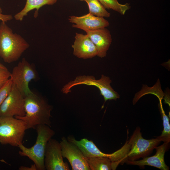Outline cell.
<instances>
[{"instance_id": "603a6c76", "label": "cell", "mask_w": 170, "mask_h": 170, "mask_svg": "<svg viewBox=\"0 0 170 170\" xmlns=\"http://www.w3.org/2000/svg\"><path fill=\"white\" fill-rule=\"evenodd\" d=\"M13 18V16L11 14H3L0 13V20L3 22H7L12 20Z\"/></svg>"}, {"instance_id": "9a60e30c", "label": "cell", "mask_w": 170, "mask_h": 170, "mask_svg": "<svg viewBox=\"0 0 170 170\" xmlns=\"http://www.w3.org/2000/svg\"><path fill=\"white\" fill-rule=\"evenodd\" d=\"M67 139L75 144L86 158L95 157H104L109 158L110 157V154H105L101 152L92 140H88L86 138L77 140L71 135L68 136Z\"/></svg>"}, {"instance_id": "30bf717a", "label": "cell", "mask_w": 170, "mask_h": 170, "mask_svg": "<svg viewBox=\"0 0 170 170\" xmlns=\"http://www.w3.org/2000/svg\"><path fill=\"white\" fill-rule=\"evenodd\" d=\"M63 158H66L73 170H90L86 158L79 148L64 137L60 142Z\"/></svg>"}, {"instance_id": "44dd1931", "label": "cell", "mask_w": 170, "mask_h": 170, "mask_svg": "<svg viewBox=\"0 0 170 170\" xmlns=\"http://www.w3.org/2000/svg\"><path fill=\"white\" fill-rule=\"evenodd\" d=\"M13 84L10 78L6 84L0 88V106L11 91Z\"/></svg>"}, {"instance_id": "277c9868", "label": "cell", "mask_w": 170, "mask_h": 170, "mask_svg": "<svg viewBox=\"0 0 170 170\" xmlns=\"http://www.w3.org/2000/svg\"><path fill=\"white\" fill-rule=\"evenodd\" d=\"M25 122L14 117H0V143L18 147L22 143L26 130Z\"/></svg>"}, {"instance_id": "ffe728a7", "label": "cell", "mask_w": 170, "mask_h": 170, "mask_svg": "<svg viewBox=\"0 0 170 170\" xmlns=\"http://www.w3.org/2000/svg\"><path fill=\"white\" fill-rule=\"evenodd\" d=\"M98 0L106 9H112L123 15L130 8L129 3L121 4L117 0Z\"/></svg>"}, {"instance_id": "6da1fadb", "label": "cell", "mask_w": 170, "mask_h": 170, "mask_svg": "<svg viewBox=\"0 0 170 170\" xmlns=\"http://www.w3.org/2000/svg\"><path fill=\"white\" fill-rule=\"evenodd\" d=\"M24 107L25 116L14 117L23 121L27 129H35L40 124L51 127L52 107L43 98L32 92L25 97Z\"/></svg>"}, {"instance_id": "4316f807", "label": "cell", "mask_w": 170, "mask_h": 170, "mask_svg": "<svg viewBox=\"0 0 170 170\" xmlns=\"http://www.w3.org/2000/svg\"><path fill=\"white\" fill-rule=\"evenodd\" d=\"M80 1H84V0H79Z\"/></svg>"}, {"instance_id": "ba28073f", "label": "cell", "mask_w": 170, "mask_h": 170, "mask_svg": "<svg viewBox=\"0 0 170 170\" xmlns=\"http://www.w3.org/2000/svg\"><path fill=\"white\" fill-rule=\"evenodd\" d=\"M25 98L13 84L11 91L0 106V117L24 116Z\"/></svg>"}, {"instance_id": "8fae6325", "label": "cell", "mask_w": 170, "mask_h": 170, "mask_svg": "<svg viewBox=\"0 0 170 170\" xmlns=\"http://www.w3.org/2000/svg\"><path fill=\"white\" fill-rule=\"evenodd\" d=\"M68 20L70 22L74 24L72 25V27L85 31L106 28L109 25L108 21L104 17L96 16L90 13L81 16H70Z\"/></svg>"}, {"instance_id": "7c38bea8", "label": "cell", "mask_w": 170, "mask_h": 170, "mask_svg": "<svg viewBox=\"0 0 170 170\" xmlns=\"http://www.w3.org/2000/svg\"><path fill=\"white\" fill-rule=\"evenodd\" d=\"M75 38L72 47L75 56L79 58L87 59L97 55L95 46L87 34L76 33Z\"/></svg>"}, {"instance_id": "e0dca14e", "label": "cell", "mask_w": 170, "mask_h": 170, "mask_svg": "<svg viewBox=\"0 0 170 170\" xmlns=\"http://www.w3.org/2000/svg\"><path fill=\"white\" fill-rule=\"evenodd\" d=\"M86 158L90 170H112L111 162L108 157H95Z\"/></svg>"}, {"instance_id": "4fadbf2b", "label": "cell", "mask_w": 170, "mask_h": 170, "mask_svg": "<svg viewBox=\"0 0 170 170\" xmlns=\"http://www.w3.org/2000/svg\"><path fill=\"white\" fill-rule=\"evenodd\" d=\"M169 143H164L161 145L156 146L155 155L150 157H145L142 159L132 161H127L128 164L138 166L141 167L145 166L155 167L162 170H168L169 167L164 161L165 153L169 147Z\"/></svg>"}, {"instance_id": "7402d4cb", "label": "cell", "mask_w": 170, "mask_h": 170, "mask_svg": "<svg viewBox=\"0 0 170 170\" xmlns=\"http://www.w3.org/2000/svg\"><path fill=\"white\" fill-rule=\"evenodd\" d=\"M10 77L11 73L6 67H0V88L6 84Z\"/></svg>"}, {"instance_id": "8992f818", "label": "cell", "mask_w": 170, "mask_h": 170, "mask_svg": "<svg viewBox=\"0 0 170 170\" xmlns=\"http://www.w3.org/2000/svg\"><path fill=\"white\" fill-rule=\"evenodd\" d=\"M111 81L108 77L102 75L99 80H96L93 76H79L65 85L62 89L63 93L67 94L71 92L70 89L74 86L80 84L92 85L99 89L100 94L104 98L105 102L108 100H116L120 97L119 94L115 91L110 85Z\"/></svg>"}, {"instance_id": "5b68a950", "label": "cell", "mask_w": 170, "mask_h": 170, "mask_svg": "<svg viewBox=\"0 0 170 170\" xmlns=\"http://www.w3.org/2000/svg\"><path fill=\"white\" fill-rule=\"evenodd\" d=\"M140 131V128L137 127L129 140H127L129 149L126 162L136 161L148 156L161 142L157 137L150 139H145L143 137Z\"/></svg>"}, {"instance_id": "ac0fdd59", "label": "cell", "mask_w": 170, "mask_h": 170, "mask_svg": "<svg viewBox=\"0 0 170 170\" xmlns=\"http://www.w3.org/2000/svg\"><path fill=\"white\" fill-rule=\"evenodd\" d=\"M88 7L89 13L96 16L109 17L110 14L108 12L98 0H84Z\"/></svg>"}, {"instance_id": "cb8c5ba5", "label": "cell", "mask_w": 170, "mask_h": 170, "mask_svg": "<svg viewBox=\"0 0 170 170\" xmlns=\"http://www.w3.org/2000/svg\"><path fill=\"white\" fill-rule=\"evenodd\" d=\"M20 170H37V167L35 164L32 165L30 167L21 166L19 168Z\"/></svg>"}, {"instance_id": "d4e9b609", "label": "cell", "mask_w": 170, "mask_h": 170, "mask_svg": "<svg viewBox=\"0 0 170 170\" xmlns=\"http://www.w3.org/2000/svg\"><path fill=\"white\" fill-rule=\"evenodd\" d=\"M0 67H4L5 66L3 65V64L0 63Z\"/></svg>"}, {"instance_id": "5bb4252c", "label": "cell", "mask_w": 170, "mask_h": 170, "mask_svg": "<svg viewBox=\"0 0 170 170\" xmlns=\"http://www.w3.org/2000/svg\"><path fill=\"white\" fill-rule=\"evenodd\" d=\"M85 32L97 48V55L101 58L105 57L112 40L110 31L104 28Z\"/></svg>"}, {"instance_id": "7a4b0ae2", "label": "cell", "mask_w": 170, "mask_h": 170, "mask_svg": "<svg viewBox=\"0 0 170 170\" xmlns=\"http://www.w3.org/2000/svg\"><path fill=\"white\" fill-rule=\"evenodd\" d=\"M29 47L20 35L14 33L12 30L2 21L0 24V57L6 63L18 60Z\"/></svg>"}, {"instance_id": "484cf974", "label": "cell", "mask_w": 170, "mask_h": 170, "mask_svg": "<svg viewBox=\"0 0 170 170\" xmlns=\"http://www.w3.org/2000/svg\"><path fill=\"white\" fill-rule=\"evenodd\" d=\"M2 10L1 7H0V13H2Z\"/></svg>"}, {"instance_id": "52a82bcc", "label": "cell", "mask_w": 170, "mask_h": 170, "mask_svg": "<svg viewBox=\"0 0 170 170\" xmlns=\"http://www.w3.org/2000/svg\"><path fill=\"white\" fill-rule=\"evenodd\" d=\"M37 78L34 68L25 58H23L13 69L11 77L13 84L25 97L32 92L29 83Z\"/></svg>"}, {"instance_id": "3957f363", "label": "cell", "mask_w": 170, "mask_h": 170, "mask_svg": "<svg viewBox=\"0 0 170 170\" xmlns=\"http://www.w3.org/2000/svg\"><path fill=\"white\" fill-rule=\"evenodd\" d=\"M51 127L45 124H40L36 128L37 136L35 144L28 148L22 144L18 147L20 151L19 155L21 156H27L34 163L38 170H44L45 168L44 158L46 148L48 140L55 134V132Z\"/></svg>"}, {"instance_id": "9c48e42d", "label": "cell", "mask_w": 170, "mask_h": 170, "mask_svg": "<svg viewBox=\"0 0 170 170\" xmlns=\"http://www.w3.org/2000/svg\"><path fill=\"white\" fill-rule=\"evenodd\" d=\"M44 163L47 170H70L68 163L63 161L60 142L52 138L46 145Z\"/></svg>"}, {"instance_id": "d6986e66", "label": "cell", "mask_w": 170, "mask_h": 170, "mask_svg": "<svg viewBox=\"0 0 170 170\" xmlns=\"http://www.w3.org/2000/svg\"><path fill=\"white\" fill-rule=\"evenodd\" d=\"M159 108L163 120V129L161 134L157 137L161 141L169 143L170 141V125L169 119L166 115L163 109L161 100H159Z\"/></svg>"}, {"instance_id": "2e32d148", "label": "cell", "mask_w": 170, "mask_h": 170, "mask_svg": "<svg viewBox=\"0 0 170 170\" xmlns=\"http://www.w3.org/2000/svg\"><path fill=\"white\" fill-rule=\"evenodd\" d=\"M57 0H26L25 5L23 9L19 12L16 14L14 18L17 20L22 21L25 16L31 11L34 9L36 10L34 17H37L39 9L45 5H52L55 3Z\"/></svg>"}]
</instances>
